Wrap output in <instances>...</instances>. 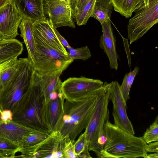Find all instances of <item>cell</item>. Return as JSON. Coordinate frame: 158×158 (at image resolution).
<instances>
[{
    "label": "cell",
    "instance_id": "6da1fadb",
    "mask_svg": "<svg viewBox=\"0 0 158 158\" xmlns=\"http://www.w3.org/2000/svg\"><path fill=\"white\" fill-rule=\"evenodd\" d=\"M102 86L95 93L86 98L75 101L65 99L63 102L55 128L63 138L67 137L74 142L87 127Z\"/></svg>",
    "mask_w": 158,
    "mask_h": 158
},
{
    "label": "cell",
    "instance_id": "7a4b0ae2",
    "mask_svg": "<svg viewBox=\"0 0 158 158\" xmlns=\"http://www.w3.org/2000/svg\"><path fill=\"white\" fill-rule=\"evenodd\" d=\"M18 71L9 85L0 92V108L9 110L13 115L18 112L29 100L30 86L34 70L27 58L19 59Z\"/></svg>",
    "mask_w": 158,
    "mask_h": 158
},
{
    "label": "cell",
    "instance_id": "3957f363",
    "mask_svg": "<svg viewBox=\"0 0 158 158\" xmlns=\"http://www.w3.org/2000/svg\"><path fill=\"white\" fill-rule=\"evenodd\" d=\"M104 131L106 140L104 150L111 158H147V143L141 137L135 136L109 120L105 123Z\"/></svg>",
    "mask_w": 158,
    "mask_h": 158
},
{
    "label": "cell",
    "instance_id": "277c9868",
    "mask_svg": "<svg viewBox=\"0 0 158 158\" xmlns=\"http://www.w3.org/2000/svg\"><path fill=\"white\" fill-rule=\"evenodd\" d=\"M112 82L103 83L95 102L89 123L85 129L86 139L89 151L97 156L104 150L106 138L104 125L109 120L108 105Z\"/></svg>",
    "mask_w": 158,
    "mask_h": 158
},
{
    "label": "cell",
    "instance_id": "5b68a950",
    "mask_svg": "<svg viewBox=\"0 0 158 158\" xmlns=\"http://www.w3.org/2000/svg\"><path fill=\"white\" fill-rule=\"evenodd\" d=\"M33 34L36 49L33 66L34 70L40 74L60 70L64 71L74 61L69 55L54 48L36 35Z\"/></svg>",
    "mask_w": 158,
    "mask_h": 158
},
{
    "label": "cell",
    "instance_id": "8992f818",
    "mask_svg": "<svg viewBox=\"0 0 158 158\" xmlns=\"http://www.w3.org/2000/svg\"><path fill=\"white\" fill-rule=\"evenodd\" d=\"M32 82L33 90L30 99L19 112L13 115L12 120L36 130L46 131L43 119L44 98L40 76L35 70Z\"/></svg>",
    "mask_w": 158,
    "mask_h": 158
},
{
    "label": "cell",
    "instance_id": "52a82bcc",
    "mask_svg": "<svg viewBox=\"0 0 158 158\" xmlns=\"http://www.w3.org/2000/svg\"><path fill=\"white\" fill-rule=\"evenodd\" d=\"M129 21L128 37L130 44L143 36L158 22V0H150L148 6L137 9Z\"/></svg>",
    "mask_w": 158,
    "mask_h": 158
},
{
    "label": "cell",
    "instance_id": "ba28073f",
    "mask_svg": "<svg viewBox=\"0 0 158 158\" xmlns=\"http://www.w3.org/2000/svg\"><path fill=\"white\" fill-rule=\"evenodd\" d=\"M103 83L98 79L84 77H70L62 82L61 89L65 99L77 101L94 94Z\"/></svg>",
    "mask_w": 158,
    "mask_h": 158
},
{
    "label": "cell",
    "instance_id": "9c48e42d",
    "mask_svg": "<svg viewBox=\"0 0 158 158\" xmlns=\"http://www.w3.org/2000/svg\"><path fill=\"white\" fill-rule=\"evenodd\" d=\"M43 9L45 16L48 17L55 28L64 26L75 27L69 0H44Z\"/></svg>",
    "mask_w": 158,
    "mask_h": 158
},
{
    "label": "cell",
    "instance_id": "30bf717a",
    "mask_svg": "<svg viewBox=\"0 0 158 158\" xmlns=\"http://www.w3.org/2000/svg\"><path fill=\"white\" fill-rule=\"evenodd\" d=\"M61 83L60 79L50 94L48 102L45 103L43 102V121L46 131L49 133L55 131L61 112L62 103L65 100L61 91Z\"/></svg>",
    "mask_w": 158,
    "mask_h": 158
},
{
    "label": "cell",
    "instance_id": "8fae6325",
    "mask_svg": "<svg viewBox=\"0 0 158 158\" xmlns=\"http://www.w3.org/2000/svg\"><path fill=\"white\" fill-rule=\"evenodd\" d=\"M113 105L112 115L114 124L128 132L134 135L133 127L128 117L125 102L120 89V85L116 81H112L109 95Z\"/></svg>",
    "mask_w": 158,
    "mask_h": 158
},
{
    "label": "cell",
    "instance_id": "7c38bea8",
    "mask_svg": "<svg viewBox=\"0 0 158 158\" xmlns=\"http://www.w3.org/2000/svg\"><path fill=\"white\" fill-rule=\"evenodd\" d=\"M23 19L13 0L0 9V36L3 39H15Z\"/></svg>",
    "mask_w": 158,
    "mask_h": 158
},
{
    "label": "cell",
    "instance_id": "4fadbf2b",
    "mask_svg": "<svg viewBox=\"0 0 158 158\" xmlns=\"http://www.w3.org/2000/svg\"><path fill=\"white\" fill-rule=\"evenodd\" d=\"M65 138L55 131L37 146L30 158H63Z\"/></svg>",
    "mask_w": 158,
    "mask_h": 158
},
{
    "label": "cell",
    "instance_id": "5bb4252c",
    "mask_svg": "<svg viewBox=\"0 0 158 158\" xmlns=\"http://www.w3.org/2000/svg\"><path fill=\"white\" fill-rule=\"evenodd\" d=\"M31 20L32 32L54 48L69 55L57 37L51 21L46 17L37 20Z\"/></svg>",
    "mask_w": 158,
    "mask_h": 158
},
{
    "label": "cell",
    "instance_id": "9a60e30c",
    "mask_svg": "<svg viewBox=\"0 0 158 158\" xmlns=\"http://www.w3.org/2000/svg\"><path fill=\"white\" fill-rule=\"evenodd\" d=\"M102 34L99 45L108 58L110 68L117 70L118 68V56L116 50L115 37L114 35L110 21L108 20L101 24Z\"/></svg>",
    "mask_w": 158,
    "mask_h": 158
},
{
    "label": "cell",
    "instance_id": "2e32d148",
    "mask_svg": "<svg viewBox=\"0 0 158 158\" xmlns=\"http://www.w3.org/2000/svg\"><path fill=\"white\" fill-rule=\"evenodd\" d=\"M36 130L12 120L0 121V138L19 146L24 137Z\"/></svg>",
    "mask_w": 158,
    "mask_h": 158
},
{
    "label": "cell",
    "instance_id": "e0dca14e",
    "mask_svg": "<svg viewBox=\"0 0 158 158\" xmlns=\"http://www.w3.org/2000/svg\"><path fill=\"white\" fill-rule=\"evenodd\" d=\"M23 18L37 20L45 17L44 0H13Z\"/></svg>",
    "mask_w": 158,
    "mask_h": 158
},
{
    "label": "cell",
    "instance_id": "ac0fdd59",
    "mask_svg": "<svg viewBox=\"0 0 158 158\" xmlns=\"http://www.w3.org/2000/svg\"><path fill=\"white\" fill-rule=\"evenodd\" d=\"M45 130H36L25 136L19 145V152L21 155L18 157L30 158L35 148L48 135Z\"/></svg>",
    "mask_w": 158,
    "mask_h": 158
},
{
    "label": "cell",
    "instance_id": "d6986e66",
    "mask_svg": "<svg viewBox=\"0 0 158 158\" xmlns=\"http://www.w3.org/2000/svg\"><path fill=\"white\" fill-rule=\"evenodd\" d=\"M19 28L20 29V36L23 39L28 52V58L33 65L35 63V47L32 30L31 20L28 18H23Z\"/></svg>",
    "mask_w": 158,
    "mask_h": 158
},
{
    "label": "cell",
    "instance_id": "ffe728a7",
    "mask_svg": "<svg viewBox=\"0 0 158 158\" xmlns=\"http://www.w3.org/2000/svg\"><path fill=\"white\" fill-rule=\"evenodd\" d=\"M22 43L16 39L4 40L0 42V64L18 57L23 51Z\"/></svg>",
    "mask_w": 158,
    "mask_h": 158
},
{
    "label": "cell",
    "instance_id": "44dd1931",
    "mask_svg": "<svg viewBox=\"0 0 158 158\" xmlns=\"http://www.w3.org/2000/svg\"><path fill=\"white\" fill-rule=\"evenodd\" d=\"M62 70H59L42 74H40V86L45 103L48 102L50 94L56 85Z\"/></svg>",
    "mask_w": 158,
    "mask_h": 158
},
{
    "label": "cell",
    "instance_id": "7402d4cb",
    "mask_svg": "<svg viewBox=\"0 0 158 158\" xmlns=\"http://www.w3.org/2000/svg\"><path fill=\"white\" fill-rule=\"evenodd\" d=\"M114 10L126 18L130 17L133 12L145 7L143 0H110Z\"/></svg>",
    "mask_w": 158,
    "mask_h": 158
},
{
    "label": "cell",
    "instance_id": "603a6c76",
    "mask_svg": "<svg viewBox=\"0 0 158 158\" xmlns=\"http://www.w3.org/2000/svg\"><path fill=\"white\" fill-rule=\"evenodd\" d=\"M113 7L110 0H96L91 17L96 19L101 24L110 20Z\"/></svg>",
    "mask_w": 158,
    "mask_h": 158
},
{
    "label": "cell",
    "instance_id": "cb8c5ba5",
    "mask_svg": "<svg viewBox=\"0 0 158 158\" xmlns=\"http://www.w3.org/2000/svg\"><path fill=\"white\" fill-rule=\"evenodd\" d=\"M96 0H89L73 16L78 26L85 25L91 17Z\"/></svg>",
    "mask_w": 158,
    "mask_h": 158
},
{
    "label": "cell",
    "instance_id": "d4e9b609",
    "mask_svg": "<svg viewBox=\"0 0 158 158\" xmlns=\"http://www.w3.org/2000/svg\"><path fill=\"white\" fill-rule=\"evenodd\" d=\"M139 70V67L136 66L133 70L130 71L126 73L123 78L121 85H120L121 91L126 102L129 98V93L131 85Z\"/></svg>",
    "mask_w": 158,
    "mask_h": 158
},
{
    "label": "cell",
    "instance_id": "484cf974",
    "mask_svg": "<svg viewBox=\"0 0 158 158\" xmlns=\"http://www.w3.org/2000/svg\"><path fill=\"white\" fill-rule=\"evenodd\" d=\"M19 59L7 67L2 73L0 76V92L10 83L17 73L19 66Z\"/></svg>",
    "mask_w": 158,
    "mask_h": 158
},
{
    "label": "cell",
    "instance_id": "4316f807",
    "mask_svg": "<svg viewBox=\"0 0 158 158\" xmlns=\"http://www.w3.org/2000/svg\"><path fill=\"white\" fill-rule=\"evenodd\" d=\"M19 148V145L0 138V158L15 157Z\"/></svg>",
    "mask_w": 158,
    "mask_h": 158
},
{
    "label": "cell",
    "instance_id": "83f0119b",
    "mask_svg": "<svg viewBox=\"0 0 158 158\" xmlns=\"http://www.w3.org/2000/svg\"><path fill=\"white\" fill-rule=\"evenodd\" d=\"M74 145L75 152L77 158H92L89 153L85 131L81 134Z\"/></svg>",
    "mask_w": 158,
    "mask_h": 158
},
{
    "label": "cell",
    "instance_id": "f1b7e54d",
    "mask_svg": "<svg viewBox=\"0 0 158 158\" xmlns=\"http://www.w3.org/2000/svg\"><path fill=\"white\" fill-rule=\"evenodd\" d=\"M141 138L147 144L158 141V116Z\"/></svg>",
    "mask_w": 158,
    "mask_h": 158
},
{
    "label": "cell",
    "instance_id": "f546056e",
    "mask_svg": "<svg viewBox=\"0 0 158 158\" xmlns=\"http://www.w3.org/2000/svg\"><path fill=\"white\" fill-rule=\"evenodd\" d=\"M69 49V57L74 60L81 59L85 60L91 56L89 49L87 46L75 48L71 47Z\"/></svg>",
    "mask_w": 158,
    "mask_h": 158
},
{
    "label": "cell",
    "instance_id": "4dcf8cb0",
    "mask_svg": "<svg viewBox=\"0 0 158 158\" xmlns=\"http://www.w3.org/2000/svg\"><path fill=\"white\" fill-rule=\"evenodd\" d=\"M65 141L63 152V158H76L77 156L75 153L74 142L67 137Z\"/></svg>",
    "mask_w": 158,
    "mask_h": 158
},
{
    "label": "cell",
    "instance_id": "1f68e13d",
    "mask_svg": "<svg viewBox=\"0 0 158 158\" xmlns=\"http://www.w3.org/2000/svg\"><path fill=\"white\" fill-rule=\"evenodd\" d=\"M73 17L89 0H69Z\"/></svg>",
    "mask_w": 158,
    "mask_h": 158
},
{
    "label": "cell",
    "instance_id": "d6a6232c",
    "mask_svg": "<svg viewBox=\"0 0 158 158\" xmlns=\"http://www.w3.org/2000/svg\"><path fill=\"white\" fill-rule=\"evenodd\" d=\"M13 114L9 110H2L1 118L2 121H7L12 120Z\"/></svg>",
    "mask_w": 158,
    "mask_h": 158
},
{
    "label": "cell",
    "instance_id": "836d02e7",
    "mask_svg": "<svg viewBox=\"0 0 158 158\" xmlns=\"http://www.w3.org/2000/svg\"><path fill=\"white\" fill-rule=\"evenodd\" d=\"M145 150L148 152H153L158 153V141L153 143H151L147 144L145 147Z\"/></svg>",
    "mask_w": 158,
    "mask_h": 158
},
{
    "label": "cell",
    "instance_id": "e575fe53",
    "mask_svg": "<svg viewBox=\"0 0 158 158\" xmlns=\"http://www.w3.org/2000/svg\"><path fill=\"white\" fill-rule=\"evenodd\" d=\"M53 28L57 37L61 43L64 47H65L69 49L71 47L67 40L59 33L56 28L53 27Z\"/></svg>",
    "mask_w": 158,
    "mask_h": 158
},
{
    "label": "cell",
    "instance_id": "d590c367",
    "mask_svg": "<svg viewBox=\"0 0 158 158\" xmlns=\"http://www.w3.org/2000/svg\"><path fill=\"white\" fill-rule=\"evenodd\" d=\"M17 59V58H13L0 64V76L5 69L14 63Z\"/></svg>",
    "mask_w": 158,
    "mask_h": 158
},
{
    "label": "cell",
    "instance_id": "8d00e7d4",
    "mask_svg": "<svg viewBox=\"0 0 158 158\" xmlns=\"http://www.w3.org/2000/svg\"><path fill=\"white\" fill-rule=\"evenodd\" d=\"M12 1V0H0V9Z\"/></svg>",
    "mask_w": 158,
    "mask_h": 158
},
{
    "label": "cell",
    "instance_id": "74e56055",
    "mask_svg": "<svg viewBox=\"0 0 158 158\" xmlns=\"http://www.w3.org/2000/svg\"><path fill=\"white\" fill-rule=\"evenodd\" d=\"M158 153H154L147 155V158H158Z\"/></svg>",
    "mask_w": 158,
    "mask_h": 158
},
{
    "label": "cell",
    "instance_id": "f35d334b",
    "mask_svg": "<svg viewBox=\"0 0 158 158\" xmlns=\"http://www.w3.org/2000/svg\"><path fill=\"white\" fill-rule=\"evenodd\" d=\"M146 7H147L149 5L150 0H143Z\"/></svg>",
    "mask_w": 158,
    "mask_h": 158
},
{
    "label": "cell",
    "instance_id": "ab89813d",
    "mask_svg": "<svg viewBox=\"0 0 158 158\" xmlns=\"http://www.w3.org/2000/svg\"><path fill=\"white\" fill-rule=\"evenodd\" d=\"M2 110H1L0 108V121H2L1 118V113Z\"/></svg>",
    "mask_w": 158,
    "mask_h": 158
},
{
    "label": "cell",
    "instance_id": "60d3db41",
    "mask_svg": "<svg viewBox=\"0 0 158 158\" xmlns=\"http://www.w3.org/2000/svg\"><path fill=\"white\" fill-rule=\"evenodd\" d=\"M4 40L0 36V42Z\"/></svg>",
    "mask_w": 158,
    "mask_h": 158
},
{
    "label": "cell",
    "instance_id": "b9f144b4",
    "mask_svg": "<svg viewBox=\"0 0 158 158\" xmlns=\"http://www.w3.org/2000/svg\"></svg>",
    "mask_w": 158,
    "mask_h": 158
}]
</instances>
